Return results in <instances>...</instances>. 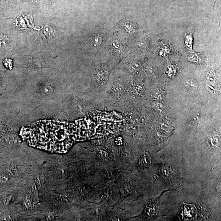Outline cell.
<instances>
[{
  "label": "cell",
  "mask_w": 221,
  "mask_h": 221,
  "mask_svg": "<svg viewBox=\"0 0 221 221\" xmlns=\"http://www.w3.org/2000/svg\"><path fill=\"white\" fill-rule=\"evenodd\" d=\"M65 127L52 120L39 121L25 128L22 135L32 146L50 152H65L76 138Z\"/></svg>",
  "instance_id": "6da1fadb"
},
{
  "label": "cell",
  "mask_w": 221,
  "mask_h": 221,
  "mask_svg": "<svg viewBox=\"0 0 221 221\" xmlns=\"http://www.w3.org/2000/svg\"><path fill=\"white\" fill-rule=\"evenodd\" d=\"M169 190L163 191L159 196L151 199L147 203L145 208V215L150 219H155L159 215V207L161 197L163 194Z\"/></svg>",
  "instance_id": "7a4b0ae2"
},
{
  "label": "cell",
  "mask_w": 221,
  "mask_h": 221,
  "mask_svg": "<svg viewBox=\"0 0 221 221\" xmlns=\"http://www.w3.org/2000/svg\"><path fill=\"white\" fill-rule=\"evenodd\" d=\"M122 27L124 31L129 35H133L136 31V26L129 21H125L122 23Z\"/></svg>",
  "instance_id": "3957f363"
},
{
  "label": "cell",
  "mask_w": 221,
  "mask_h": 221,
  "mask_svg": "<svg viewBox=\"0 0 221 221\" xmlns=\"http://www.w3.org/2000/svg\"><path fill=\"white\" fill-rule=\"evenodd\" d=\"M162 172H161V174L163 176L164 178L165 179H169L170 178H171L172 173L170 171V169L166 167H163L162 169Z\"/></svg>",
  "instance_id": "277c9868"
},
{
  "label": "cell",
  "mask_w": 221,
  "mask_h": 221,
  "mask_svg": "<svg viewBox=\"0 0 221 221\" xmlns=\"http://www.w3.org/2000/svg\"><path fill=\"white\" fill-rule=\"evenodd\" d=\"M192 37L190 34H188L186 35L185 39V45L186 47L189 50L192 48Z\"/></svg>",
  "instance_id": "5b68a950"
}]
</instances>
